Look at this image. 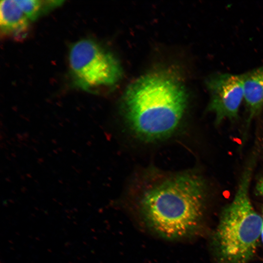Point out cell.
<instances>
[{"label": "cell", "instance_id": "cell-1", "mask_svg": "<svg viewBox=\"0 0 263 263\" xmlns=\"http://www.w3.org/2000/svg\"><path fill=\"white\" fill-rule=\"evenodd\" d=\"M138 202L145 225L169 240L187 238L200 228L204 215L207 186L195 171L165 175L151 183Z\"/></svg>", "mask_w": 263, "mask_h": 263}, {"label": "cell", "instance_id": "cell-2", "mask_svg": "<svg viewBox=\"0 0 263 263\" xmlns=\"http://www.w3.org/2000/svg\"><path fill=\"white\" fill-rule=\"evenodd\" d=\"M181 83L165 73L150 74L134 82L126 92L123 112L132 132L144 140L164 138L175 131L187 105Z\"/></svg>", "mask_w": 263, "mask_h": 263}, {"label": "cell", "instance_id": "cell-3", "mask_svg": "<svg viewBox=\"0 0 263 263\" xmlns=\"http://www.w3.org/2000/svg\"><path fill=\"white\" fill-rule=\"evenodd\" d=\"M259 151L252 152L235 195L221 213L211 245L216 263H249L260 240L263 219L249 196V187Z\"/></svg>", "mask_w": 263, "mask_h": 263}, {"label": "cell", "instance_id": "cell-4", "mask_svg": "<svg viewBox=\"0 0 263 263\" xmlns=\"http://www.w3.org/2000/svg\"><path fill=\"white\" fill-rule=\"evenodd\" d=\"M69 64L74 86L87 92L112 86L120 78L121 68L116 59L91 39H82L72 45Z\"/></svg>", "mask_w": 263, "mask_h": 263}, {"label": "cell", "instance_id": "cell-5", "mask_svg": "<svg viewBox=\"0 0 263 263\" xmlns=\"http://www.w3.org/2000/svg\"><path fill=\"white\" fill-rule=\"evenodd\" d=\"M206 83L210 94L207 110L214 114L215 124L219 125L225 120H236L244 99L243 74L215 73Z\"/></svg>", "mask_w": 263, "mask_h": 263}, {"label": "cell", "instance_id": "cell-6", "mask_svg": "<svg viewBox=\"0 0 263 263\" xmlns=\"http://www.w3.org/2000/svg\"><path fill=\"white\" fill-rule=\"evenodd\" d=\"M243 75L244 100L247 113L244 137L252 120L258 116L263 107V65Z\"/></svg>", "mask_w": 263, "mask_h": 263}, {"label": "cell", "instance_id": "cell-7", "mask_svg": "<svg viewBox=\"0 0 263 263\" xmlns=\"http://www.w3.org/2000/svg\"><path fill=\"white\" fill-rule=\"evenodd\" d=\"M30 20L16 0H2L0 5L1 35L18 40L24 39L29 31Z\"/></svg>", "mask_w": 263, "mask_h": 263}, {"label": "cell", "instance_id": "cell-8", "mask_svg": "<svg viewBox=\"0 0 263 263\" xmlns=\"http://www.w3.org/2000/svg\"><path fill=\"white\" fill-rule=\"evenodd\" d=\"M16 1L30 21L37 19L63 3L62 0H19Z\"/></svg>", "mask_w": 263, "mask_h": 263}, {"label": "cell", "instance_id": "cell-9", "mask_svg": "<svg viewBox=\"0 0 263 263\" xmlns=\"http://www.w3.org/2000/svg\"><path fill=\"white\" fill-rule=\"evenodd\" d=\"M257 194L263 198V176L259 178L255 185Z\"/></svg>", "mask_w": 263, "mask_h": 263}, {"label": "cell", "instance_id": "cell-10", "mask_svg": "<svg viewBox=\"0 0 263 263\" xmlns=\"http://www.w3.org/2000/svg\"><path fill=\"white\" fill-rule=\"evenodd\" d=\"M260 240L261 241L263 244V223L262 225V228L261 230V236H260Z\"/></svg>", "mask_w": 263, "mask_h": 263}, {"label": "cell", "instance_id": "cell-11", "mask_svg": "<svg viewBox=\"0 0 263 263\" xmlns=\"http://www.w3.org/2000/svg\"><path fill=\"white\" fill-rule=\"evenodd\" d=\"M262 218H263V211H262Z\"/></svg>", "mask_w": 263, "mask_h": 263}]
</instances>
